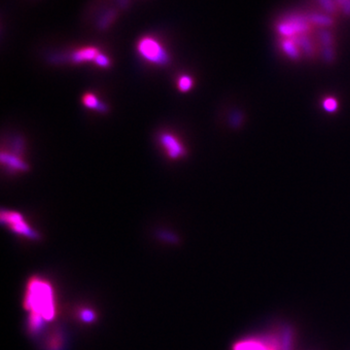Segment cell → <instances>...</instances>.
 <instances>
[{
    "label": "cell",
    "instance_id": "obj_1",
    "mask_svg": "<svg viewBox=\"0 0 350 350\" xmlns=\"http://www.w3.org/2000/svg\"><path fill=\"white\" fill-rule=\"evenodd\" d=\"M24 307L30 312L28 327L31 332L38 331L44 321L56 316L55 294L51 284L40 277H34L26 285Z\"/></svg>",
    "mask_w": 350,
    "mask_h": 350
},
{
    "label": "cell",
    "instance_id": "obj_2",
    "mask_svg": "<svg viewBox=\"0 0 350 350\" xmlns=\"http://www.w3.org/2000/svg\"><path fill=\"white\" fill-rule=\"evenodd\" d=\"M136 51L139 57L152 66L163 68L170 65L171 60L170 52L162 40L150 34L138 39L136 43Z\"/></svg>",
    "mask_w": 350,
    "mask_h": 350
},
{
    "label": "cell",
    "instance_id": "obj_3",
    "mask_svg": "<svg viewBox=\"0 0 350 350\" xmlns=\"http://www.w3.org/2000/svg\"><path fill=\"white\" fill-rule=\"evenodd\" d=\"M24 143L21 137H15L12 139L9 150L2 149L0 160L3 167L11 173L25 172L29 170L28 164L23 158Z\"/></svg>",
    "mask_w": 350,
    "mask_h": 350
},
{
    "label": "cell",
    "instance_id": "obj_4",
    "mask_svg": "<svg viewBox=\"0 0 350 350\" xmlns=\"http://www.w3.org/2000/svg\"><path fill=\"white\" fill-rule=\"evenodd\" d=\"M1 223L18 236L30 239H38L39 234L25 220L21 212L10 209L1 210Z\"/></svg>",
    "mask_w": 350,
    "mask_h": 350
},
{
    "label": "cell",
    "instance_id": "obj_5",
    "mask_svg": "<svg viewBox=\"0 0 350 350\" xmlns=\"http://www.w3.org/2000/svg\"><path fill=\"white\" fill-rule=\"evenodd\" d=\"M310 23L307 15L294 14L286 17L280 23L276 24L277 33L286 38H293L296 36L304 35L309 30Z\"/></svg>",
    "mask_w": 350,
    "mask_h": 350
},
{
    "label": "cell",
    "instance_id": "obj_6",
    "mask_svg": "<svg viewBox=\"0 0 350 350\" xmlns=\"http://www.w3.org/2000/svg\"><path fill=\"white\" fill-rule=\"evenodd\" d=\"M158 143L166 156L172 161H177L187 154L186 147L180 138L173 133L162 132L158 135Z\"/></svg>",
    "mask_w": 350,
    "mask_h": 350
},
{
    "label": "cell",
    "instance_id": "obj_7",
    "mask_svg": "<svg viewBox=\"0 0 350 350\" xmlns=\"http://www.w3.org/2000/svg\"><path fill=\"white\" fill-rule=\"evenodd\" d=\"M102 53V50L96 46H85V47L77 48L65 56L68 57V60L72 63L94 65L97 58Z\"/></svg>",
    "mask_w": 350,
    "mask_h": 350
},
{
    "label": "cell",
    "instance_id": "obj_8",
    "mask_svg": "<svg viewBox=\"0 0 350 350\" xmlns=\"http://www.w3.org/2000/svg\"><path fill=\"white\" fill-rule=\"evenodd\" d=\"M234 350H279L278 338L266 337L261 339H248L237 342Z\"/></svg>",
    "mask_w": 350,
    "mask_h": 350
},
{
    "label": "cell",
    "instance_id": "obj_9",
    "mask_svg": "<svg viewBox=\"0 0 350 350\" xmlns=\"http://www.w3.org/2000/svg\"><path fill=\"white\" fill-rule=\"evenodd\" d=\"M81 102L85 108L90 109V110H96L100 113H105L109 109L106 103L101 102V100L97 97V94L90 91H87L83 94Z\"/></svg>",
    "mask_w": 350,
    "mask_h": 350
},
{
    "label": "cell",
    "instance_id": "obj_10",
    "mask_svg": "<svg viewBox=\"0 0 350 350\" xmlns=\"http://www.w3.org/2000/svg\"><path fill=\"white\" fill-rule=\"evenodd\" d=\"M279 350H293L294 330L289 325L283 326L279 336Z\"/></svg>",
    "mask_w": 350,
    "mask_h": 350
},
{
    "label": "cell",
    "instance_id": "obj_11",
    "mask_svg": "<svg viewBox=\"0 0 350 350\" xmlns=\"http://www.w3.org/2000/svg\"><path fill=\"white\" fill-rule=\"evenodd\" d=\"M281 47H282V50L285 52V54L291 58L296 59V58H299L300 57L298 45L295 42L293 38H284L281 41Z\"/></svg>",
    "mask_w": 350,
    "mask_h": 350
},
{
    "label": "cell",
    "instance_id": "obj_12",
    "mask_svg": "<svg viewBox=\"0 0 350 350\" xmlns=\"http://www.w3.org/2000/svg\"><path fill=\"white\" fill-rule=\"evenodd\" d=\"M307 18H308L309 23H314L321 26H331L334 23V20L330 15L314 13V14L307 15Z\"/></svg>",
    "mask_w": 350,
    "mask_h": 350
},
{
    "label": "cell",
    "instance_id": "obj_13",
    "mask_svg": "<svg viewBox=\"0 0 350 350\" xmlns=\"http://www.w3.org/2000/svg\"><path fill=\"white\" fill-rule=\"evenodd\" d=\"M194 86V79L187 74L180 75L177 79V88L181 92H187L191 90Z\"/></svg>",
    "mask_w": 350,
    "mask_h": 350
},
{
    "label": "cell",
    "instance_id": "obj_14",
    "mask_svg": "<svg viewBox=\"0 0 350 350\" xmlns=\"http://www.w3.org/2000/svg\"><path fill=\"white\" fill-rule=\"evenodd\" d=\"M318 2L328 14L332 15L336 12V4L334 0H318Z\"/></svg>",
    "mask_w": 350,
    "mask_h": 350
},
{
    "label": "cell",
    "instance_id": "obj_15",
    "mask_svg": "<svg viewBox=\"0 0 350 350\" xmlns=\"http://www.w3.org/2000/svg\"><path fill=\"white\" fill-rule=\"evenodd\" d=\"M115 5L122 12L126 11L131 5H132V0H113Z\"/></svg>",
    "mask_w": 350,
    "mask_h": 350
},
{
    "label": "cell",
    "instance_id": "obj_16",
    "mask_svg": "<svg viewBox=\"0 0 350 350\" xmlns=\"http://www.w3.org/2000/svg\"><path fill=\"white\" fill-rule=\"evenodd\" d=\"M324 107L328 111H334L337 109V102L333 99H328L324 102Z\"/></svg>",
    "mask_w": 350,
    "mask_h": 350
},
{
    "label": "cell",
    "instance_id": "obj_17",
    "mask_svg": "<svg viewBox=\"0 0 350 350\" xmlns=\"http://www.w3.org/2000/svg\"><path fill=\"white\" fill-rule=\"evenodd\" d=\"M342 12L345 16H350V0H346L342 6Z\"/></svg>",
    "mask_w": 350,
    "mask_h": 350
},
{
    "label": "cell",
    "instance_id": "obj_18",
    "mask_svg": "<svg viewBox=\"0 0 350 350\" xmlns=\"http://www.w3.org/2000/svg\"><path fill=\"white\" fill-rule=\"evenodd\" d=\"M345 1H346V0H336V3H337L339 6H340V7H342Z\"/></svg>",
    "mask_w": 350,
    "mask_h": 350
}]
</instances>
